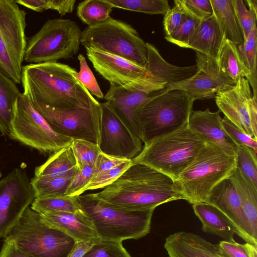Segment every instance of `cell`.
<instances>
[{
    "instance_id": "cell-10",
    "label": "cell",
    "mask_w": 257,
    "mask_h": 257,
    "mask_svg": "<svg viewBox=\"0 0 257 257\" xmlns=\"http://www.w3.org/2000/svg\"><path fill=\"white\" fill-rule=\"evenodd\" d=\"M8 236L22 251L34 257H67L75 241L46 224L30 206Z\"/></svg>"
},
{
    "instance_id": "cell-21",
    "label": "cell",
    "mask_w": 257,
    "mask_h": 257,
    "mask_svg": "<svg viewBox=\"0 0 257 257\" xmlns=\"http://www.w3.org/2000/svg\"><path fill=\"white\" fill-rule=\"evenodd\" d=\"M39 214L46 224L63 232L75 241H93L99 238L84 213L54 211Z\"/></svg>"
},
{
    "instance_id": "cell-5",
    "label": "cell",
    "mask_w": 257,
    "mask_h": 257,
    "mask_svg": "<svg viewBox=\"0 0 257 257\" xmlns=\"http://www.w3.org/2000/svg\"><path fill=\"white\" fill-rule=\"evenodd\" d=\"M194 102L181 90L151 93L133 112L142 142L175 131L188 123Z\"/></svg>"
},
{
    "instance_id": "cell-2",
    "label": "cell",
    "mask_w": 257,
    "mask_h": 257,
    "mask_svg": "<svg viewBox=\"0 0 257 257\" xmlns=\"http://www.w3.org/2000/svg\"><path fill=\"white\" fill-rule=\"evenodd\" d=\"M77 73L57 62L25 65L21 74L23 94L32 103L61 109L88 108L98 103L75 78Z\"/></svg>"
},
{
    "instance_id": "cell-45",
    "label": "cell",
    "mask_w": 257,
    "mask_h": 257,
    "mask_svg": "<svg viewBox=\"0 0 257 257\" xmlns=\"http://www.w3.org/2000/svg\"><path fill=\"white\" fill-rule=\"evenodd\" d=\"M224 130L237 145H243L257 151V140L243 133L226 117L222 118Z\"/></svg>"
},
{
    "instance_id": "cell-26",
    "label": "cell",
    "mask_w": 257,
    "mask_h": 257,
    "mask_svg": "<svg viewBox=\"0 0 257 257\" xmlns=\"http://www.w3.org/2000/svg\"><path fill=\"white\" fill-rule=\"evenodd\" d=\"M213 15L223 36L237 46L244 43L233 0H210Z\"/></svg>"
},
{
    "instance_id": "cell-47",
    "label": "cell",
    "mask_w": 257,
    "mask_h": 257,
    "mask_svg": "<svg viewBox=\"0 0 257 257\" xmlns=\"http://www.w3.org/2000/svg\"><path fill=\"white\" fill-rule=\"evenodd\" d=\"M128 160L112 157L101 153L95 165L93 178Z\"/></svg>"
},
{
    "instance_id": "cell-13",
    "label": "cell",
    "mask_w": 257,
    "mask_h": 257,
    "mask_svg": "<svg viewBox=\"0 0 257 257\" xmlns=\"http://www.w3.org/2000/svg\"><path fill=\"white\" fill-rule=\"evenodd\" d=\"M32 104L58 134L72 140H84L99 145L100 102L88 108L72 109L54 108L37 103Z\"/></svg>"
},
{
    "instance_id": "cell-31",
    "label": "cell",
    "mask_w": 257,
    "mask_h": 257,
    "mask_svg": "<svg viewBox=\"0 0 257 257\" xmlns=\"http://www.w3.org/2000/svg\"><path fill=\"white\" fill-rule=\"evenodd\" d=\"M77 197L63 196L35 198L30 207L39 213L54 211L83 213Z\"/></svg>"
},
{
    "instance_id": "cell-1",
    "label": "cell",
    "mask_w": 257,
    "mask_h": 257,
    "mask_svg": "<svg viewBox=\"0 0 257 257\" xmlns=\"http://www.w3.org/2000/svg\"><path fill=\"white\" fill-rule=\"evenodd\" d=\"M147 61L145 66L103 51L86 48V54L95 70L110 84L129 90L149 94L164 90L186 78V70L167 62L158 49L147 43Z\"/></svg>"
},
{
    "instance_id": "cell-25",
    "label": "cell",
    "mask_w": 257,
    "mask_h": 257,
    "mask_svg": "<svg viewBox=\"0 0 257 257\" xmlns=\"http://www.w3.org/2000/svg\"><path fill=\"white\" fill-rule=\"evenodd\" d=\"M223 38L212 14L200 23L188 41L187 48L216 59Z\"/></svg>"
},
{
    "instance_id": "cell-38",
    "label": "cell",
    "mask_w": 257,
    "mask_h": 257,
    "mask_svg": "<svg viewBox=\"0 0 257 257\" xmlns=\"http://www.w3.org/2000/svg\"><path fill=\"white\" fill-rule=\"evenodd\" d=\"M79 169L85 166H95L101 153L99 145L82 140H73L71 144Z\"/></svg>"
},
{
    "instance_id": "cell-24",
    "label": "cell",
    "mask_w": 257,
    "mask_h": 257,
    "mask_svg": "<svg viewBox=\"0 0 257 257\" xmlns=\"http://www.w3.org/2000/svg\"><path fill=\"white\" fill-rule=\"evenodd\" d=\"M196 216L202 223V230L224 240L234 239L235 229L228 218L217 207L208 202L192 204Z\"/></svg>"
},
{
    "instance_id": "cell-32",
    "label": "cell",
    "mask_w": 257,
    "mask_h": 257,
    "mask_svg": "<svg viewBox=\"0 0 257 257\" xmlns=\"http://www.w3.org/2000/svg\"><path fill=\"white\" fill-rule=\"evenodd\" d=\"M112 8L106 0H86L78 4L77 15L88 26H92L109 19Z\"/></svg>"
},
{
    "instance_id": "cell-36",
    "label": "cell",
    "mask_w": 257,
    "mask_h": 257,
    "mask_svg": "<svg viewBox=\"0 0 257 257\" xmlns=\"http://www.w3.org/2000/svg\"><path fill=\"white\" fill-rule=\"evenodd\" d=\"M256 151L237 145L236 168L257 188Z\"/></svg>"
},
{
    "instance_id": "cell-41",
    "label": "cell",
    "mask_w": 257,
    "mask_h": 257,
    "mask_svg": "<svg viewBox=\"0 0 257 257\" xmlns=\"http://www.w3.org/2000/svg\"><path fill=\"white\" fill-rule=\"evenodd\" d=\"M217 246L224 257H257V245L248 242L241 244L234 239L224 240Z\"/></svg>"
},
{
    "instance_id": "cell-27",
    "label": "cell",
    "mask_w": 257,
    "mask_h": 257,
    "mask_svg": "<svg viewBox=\"0 0 257 257\" xmlns=\"http://www.w3.org/2000/svg\"><path fill=\"white\" fill-rule=\"evenodd\" d=\"M77 163L71 145L53 153L43 164L37 166L36 177H56L73 174Z\"/></svg>"
},
{
    "instance_id": "cell-28",
    "label": "cell",
    "mask_w": 257,
    "mask_h": 257,
    "mask_svg": "<svg viewBox=\"0 0 257 257\" xmlns=\"http://www.w3.org/2000/svg\"><path fill=\"white\" fill-rule=\"evenodd\" d=\"M21 94L17 84L0 70V134L8 136L16 101Z\"/></svg>"
},
{
    "instance_id": "cell-20",
    "label": "cell",
    "mask_w": 257,
    "mask_h": 257,
    "mask_svg": "<svg viewBox=\"0 0 257 257\" xmlns=\"http://www.w3.org/2000/svg\"><path fill=\"white\" fill-rule=\"evenodd\" d=\"M164 246L169 257H224L217 244L190 232L171 234L166 238Z\"/></svg>"
},
{
    "instance_id": "cell-34",
    "label": "cell",
    "mask_w": 257,
    "mask_h": 257,
    "mask_svg": "<svg viewBox=\"0 0 257 257\" xmlns=\"http://www.w3.org/2000/svg\"><path fill=\"white\" fill-rule=\"evenodd\" d=\"M113 8L155 15H165L171 9L167 0H106Z\"/></svg>"
},
{
    "instance_id": "cell-33",
    "label": "cell",
    "mask_w": 257,
    "mask_h": 257,
    "mask_svg": "<svg viewBox=\"0 0 257 257\" xmlns=\"http://www.w3.org/2000/svg\"><path fill=\"white\" fill-rule=\"evenodd\" d=\"M73 174L56 177H36L30 180L35 198L65 196Z\"/></svg>"
},
{
    "instance_id": "cell-22",
    "label": "cell",
    "mask_w": 257,
    "mask_h": 257,
    "mask_svg": "<svg viewBox=\"0 0 257 257\" xmlns=\"http://www.w3.org/2000/svg\"><path fill=\"white\" fill-rule=\"evenodd\" d=\"M150 95L143 91L129 90L120 86L110 84L104 98L117 116L141 139L139 130L134 119L133 112Z\"/></svg>"
},
{
    "instance_id": "cell-40",
    "label": "cell",
    "mask_w": 257,
    "mask_h": 257,
    "mask_svg": "<svg viewBox=\"0 0 257 257\" xmlns=\"http://www.w3.org/2000/svg\"><path fill=\"white\" fill-rule=\"evenodd\" d=\"M128 160L92 178L84 190L104 188L117 179L133 164Z\"/></svg>"
},
{
    "instance_id": "cell-16",
    "label": "cell",
    "mask_w": 257,
    "mask_h": 257,
    "mask_svg": "<svg viewBox=\"0 0 257 257\" xmlns=\"http://www.w3.org/2000/svg\"><path fill=\"white\" fill-rule=\"evenodd\" d=\"M99 147L101 153L114 158L132 160L142 151L141 140L117 116L106 101L100 103Z\"/></svg>"
},
{
    "instance_id": "cell-8",
    "label": "cell",
    "mask_w": 257,
    "mask_h": 257,
    "mask_svg": "<svg viewBox=\"0 0 257 257\" xmlns=\"http://www.w3.org/2000/svg\"><path fill=\"white\" fill-rule=\"evenodd\" d=\"M80 43L145 66L147 61V43L130 24L110 17L105 21L87 26L81 32Z\"/></svg>"
},
{
    "instance_id": "cell-6",
    "label": "cell",
    "mask_w": 257,
    "mask_h": 257,
    "mask_svg": "<svg viewBox=\"0 0 257 257\" xmlns=\"http://www.w3.org/2000/svg\"><path fill=\"white\" fill-rule=\"evenodd\" d=\"M80 207L99 237L122 241L138 239L150 232L154 209L131 210L115 207L94 194L77 197Z\"/></svg>"
},
{
    "instance_id": "cell-50",
    "label": "cell",
    "mask_w": 257,
    "mask_h": 257,
    "mask_svg": "<svg viewBox=\"0 0 257 257\" xmlns=\"http://www.w3.org/2000/svg\"><path fill=\"white\" fill-rule=\"evenodd\" d=\"M16 2L37 12H42L50 9L49 0H17Z\"/></svg>"
},
{
    "instance_id": "cell-46",
    "label": "cell",
    "mask_w": 257,
    "mask_h": 257,
    "mask_svg": "<svg viewBox=\"0 0 257 257\" xmlns=\"http://www.w3.org/2000/svg\"><path fill=\"white\" fill-rule=\"evenodd\" d=\"M174 3L173 8L170 9L164 15L163 23L166 35L170 34L179 27L183 21L186 16L177 0H175Z\"/></svg>"
},
{
    "instance_id": "cell-14",
    "label": "cell",
    "mask_w": 257,
    "mask_h": 257,
    "mask_svg": "<svg viewBox=\"0 0 257 257\" xmlns=\"http://www.w3.org/2000/svg\"><path fill=\"white\" fill-rule=\"evenodd\" d=\"M35 198L24 169L16 168L0 180V239L9 235Z\"/></svg>"
},
{
    "instance_id": "cell-23",
    "label": "cell",
    "mask_w": 257,
    "mask_h": 257,
    "mask_svg": "<svg viewBox=\"0 0 257 257\" xmlns=\"http://www.w3.org/2000/svg\"><path fill=\"white\" fill-rule=\"evenodd\" d=\"M230 177L241 200L249 243L257 245V188L236 168Z\"/></svg>"
},
{
    "instance_id": "cell-19",
    "label": "cell",
    "mask_w": 257,
    "mask_h": 257,
    "mask_svg": "<svg viewBox=\"0 0 257 257\" xmlns=\"http://www.w3.org/2000/svg\"><path fill=\"white\" fill-rule=\"evenodd\" d=\"M220 113L219 110L212 112L208 108L192 110L188 124L205 142L216 145L229 156H236L237 145L224 130Z\"/></svg>"
},
{
    "instance_id": "cell-44",
    "label": "cell",
    "mask_w": 257,
    "mask_h": 257,
    "mask_svg": "<svg viewBox=\"0 0 257 257\" xmlns=\"http://www.w3.org/2000/svg\"><path fill=\"white\" fill-rule=\"evenodd\" d=\"M80 64V71L75 75L78 80L92 94L99 98H104L96 79L88 66L85 58L81 54L77 57Z\"/></svg>"
},
{
    "instance_id": "cell-30",
    "label": "cell",
    "mask_w": 257,
    "mask_h": 257,
    "mask_svg": "<svg viewBox=\"0 0 257 257\" xmlns=\"http://www.w3.org/2000/svg\"><path fill=\"white\" fill-rule=\"evenodd\" d=\"M256 29L253 30L244 40L242 45L237 46L245 75L253 89V95L257 96L256 71Z\"/></svg>"
},
{
    "instance_id": "cell-9",
    "label": "cell",
    "mask_w": 257,
    "mask_h": 257,
    "mask_svg": "<svg viewBox=\"0 0 257 257\" xmlns=\"http://www.w3.org/2000/svg\"><path fill=\"white\" fill-rule=\"evenodd\" d=\"M81 30L69 19L48 20L28 38L24 61L31 63L57 62L76 55L80 48Z\"/></svg>"
},
{
    "instance_id": "cell-7",
    "label": "cell",
    "mask_w": 257,
    "mask_h": 257,
    "mask_svg": "<svg viewBox=\"0 0 257 257\" xmlns=\"http://www.w3.org/2000/svg\"><path fill=\"white\" fill-rule=\"evenodd\" d=\"M236 168V156L206 142L175 181L183 199L191 204L206 202L212 189Z\"/></svg>"
},
{
    "instance_id": "cell-29",
    "label": "cell",
    "mask_w": 257,
    "mask_h": 257,
    "mask_svg": "<svg viewBox=\"0 0 257 257\" xmlns=\"http://www.w3.org/2000/svg\"><path fill=\"white\" fill-rule=\"evenodd\" d=\"M216 61L219 73L233 81L236 82L240 77H245L237 46L224 37L218 51Z\"/></svg>"
},
{
    "instance_id": "cell-49",
    "label": "cell",
    "mask_w": 257,
    "mask_h": 257,
    "mask_svg": "<svg viewBox=\"0 0 257 257\" xmlns=\"http://www.w3.org/2000/svg\"><path fill=\"white\" fill-rule=\"evenodd\" d=\"M50 9L57 11L61 16L71 13L74 8L75 0H49Z\"/></svg>"
},
{
    "instance_id": "cell-37",
    "label": "cell",
    "mask_w": 257,
    "mask_h": 257,
    "mask_svg": "<svg viewBox=\"0 0 257 257\" xmlns=\"http://www.w3.org/2000/svg\"><path fill=\"white\" fill-rule=\"evenodd\" d=\"M83 257H131L122 241L97 239Z\"/></svg>"
},
{
    "instance_id": "cell-18",
    "label": "cell",
    "mask_w": 257,
    "mask_h": 257,
    "mask_svg": "<svg viewBox=\"0 0 257 257\" xmlns=\"http://www.w3.org/2000/svg\"><path fill=\"white\" fill-rule=\"evenodd\" d=\"M206 202L220 210L233 224L235 234L249 243L241 200L230 176L212 189Z\"/></svg>"
},
{
    "instance_id": "cell-4",
    "label": "cell",
    "mask_w": 257,
    "mask_h": 257,
    "mask_svg": "<svg viewBox=\"0 0 257 257\" xmlns=\"http://www.w3.org/2000/svg\"><path fill=\"white\" fill-rule=\"evenodd\" d=\"M206 142L188 122L179 129L145 143L133 163L153 168L174 181L190 164Z\"/></svg>"
},
{
    "instance_id": "cell-11",
    "label": "cell",
    "mask_w": 257,
    "mask_h": 257,
    "mask_svg": "<svg viewBox=\"0 0 257 257\" xmlns=\"http://www.w3.org/2000/svg\"><path fill=\"white\" fill-rule=\"evenodd\" d=\"M9 137L41 153L52 154L73 141L55 132L23 93L15 104Z\"/></svg>"
},
{
    "instance_id": "cell-17",
    "label": "cell",
    "mask_w": 257,
    "mask_h": 257,
    "mask_svg": "<svg viewBox=\"0 0 257 257\" xmlns=\"http://www.w3.org/2000/svg\"><path fill=\"white\" fill-rule=\"evenodd\" d=\"M197 71L191 77L174 83L162 91L181 90L194 101L214 98L217 93L236 84L235 81L219 73L216 59L196 52Z\"/></svg>"
},
{
    "instance_id": "cell-12",
    "label": "cell",
    "mask_w": 257,
    "mask_h": 257,
    "mask_svg": "<svg viewBox=\"0 0 257 257\" xmlns=\"http://www.w3.org/2000/svg\"><path fill=\"white\" fill-rule=\"evenodd\" d=\"M26 13L14 0H0V70L21 83L27 44Z\"/></svg>"
},
{
    "instance_id": "cell-42",
    "label": "cell",
    "mask_w": 257,
    "mask_h": 257,
    "mask_svg": "<svg viewBox=\"0 0 257 257\" xmlns=\"http://www.w3.org/2000/svg\"><path fill=\"white\" fill-rule=\"evenodd\" d=\"M185 14L201 22L212 15L210 0H177Z\"/></svg>"
},
{
    "instance_id": "cell-39",
    "label": "cell",
    "mask_w": 257,
    "mask_h": 257,
    "mask_svg": "<svg viewBox=\"0 0 257 257\" xmlns=\"http://www.w3.org/2000/svg\"><path fill=\"white\" fill-rule=\"evenodd\" d=\"M200 23L186 15L181 25L170 34L166 35L165 39L179 47L187 48L188 41Z\"/></svg>"
},
{
    "instance_id": "cell-51",
    "label": "cell",
    "mask_w": 257,
    "mask_h": 257,
    "mask_svg": "<svg viewBox=\"0 0 257 257\" xmlns=\"http://www.w3.org/2000/svg\"><path fill=\"white\" fill-rule=\"evenodd\" d=\"M95 240L75 241L67 257H83Z\"/></svg>"
},
{
    "instance_id": "cell-35",
    "label": "cell",
    "mask_w": 257,
    "mask_h": 257,
    "mask_svg": "<svg viewBox=\"0 0 257 257\" xmlns=\"http://www.w3.org/2000/svg\"><path fill=\"white\" fill-rule=\"evenodd\" d=\"M248 8L243 1L233 0L235 14L241 28L244 41L248 35L256 29L257 2L256 0L245 1Z\"/></svg>"
},
{
    "instance_id": "cell-43",
    "label": "cell",
    "mask_w": 257,
    "mask_h": 257,
    "mask_svg": "<svg viewBox=\"0 0 257 257\" xmlns=\"http://www.w3.org/2000/svg\"><path fill=\"white\" fill-rule=\"evenodd\" d=\"M95 166H85L79 169L77 167L65 196H78L93 178Z\"/></svg>"
},
{
    "instance_id": "cell-48",
    "label": "cell",
    "mask_w": 257,
    "mask_h": 257,
    "mask_svg": "<svg viewBox=\"0 0 257 257\" xmlns=\"http://www.w3.org/2000/svg\"><path fill=\"white\" fill-rule=\"evenodd\" d=\"M0 257H34L22 251L17 246L14 241L7 236L5 238L1 250Z\"/></svg>"
},
{
    "instance_id": "cell-52",
    "label": "cell",
    "mask_w": 257,
    "mask_h": 257,
    "mask_svg": "<svg viewBox=\"0 0 257 257\" xmlns=\"http://www.w3.org/2000/svg\"><path fill=\"white\" fill-rule=\"evenodd\" d=\"M2 173H1V170H0V179L2 177Z\"/></svg>"
},
{
    "instance_id": "cell-3",
    "label": "cell",
    "mask_w": 257,
    "mask_h": 257,
    "mask_svg": "<svg viewBox=\"0 0 257 257\" xmlns=\"http://www.w3.org/2000/svg\"><path fill=\"white\" fill-rule=\"evenodd\" d=\"M94 194L115 207L131 210L155 209L162 204L183 199L171 177L148 166L135 163Z\"/></svg>"
},
{
    "instance_id": "cell-15",
    "label": "cell",
    "mask_w": 257,
    "mask_h": 257,
    "mask_svg": "<svg viewBox=\"0 0 257 257\" xmlns=\"http://www.w3.org/2000/svg\"><path fill=\"white\" fill-rule=\"evenodd\" d=\"M250 86L241 77L235 85L218 92L214 98L225 117L257 140V96H251Z\"/></svg>"
}]
</instances>
